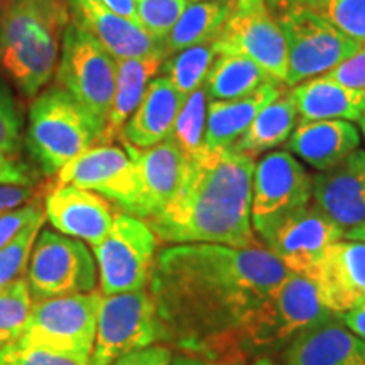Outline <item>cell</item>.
I'll return each instance as SVG.
<instances>
[{
	"mask_svg": "<svg viewBox=\"0 0 365 365\" xmlns=\"http://www.w3.org/2000/svg\"><path fill=\"white\" fill-rule=\"evenodd\" d=\"M161 339L156 301L150 291L103 296L90 365H112L124 355Z\"/></svg>",
	"mask_w": 365,
	"mask_h": 365,
	"instance_id": "cell-10",
	"label": "cell"
},
{
	"mask_svg": "<svg viewBox=\"0 0 365 365\" xmlns=\"http://www.w3.org/2000/svg\"><path fill=\"white\" fill-rule=\"evenodd\" d=\"M230 4L232 0H205L188 4L180 21L161 41L164 59L190 46L215 39L230 12Z\"/></svg>",
	"mask_w": 365,
	"mask_h": 365,
	"instance_id": "cell-28",
	"label": "cell"
},
{
	"mask_svg": "<svg viewBox=\"0 0 365 365\" xmlns=\"http://www.w3.org/2000/svg\"><path fill=\"white\" fill-rule=\"evenodd\" d=\"M171 365H228V364L210 362V360L193 357V355H180V357L173 359V364Z\"/></svg>",
	"mask_w": 365,
	"mask_h": 365,
	"instance_id": "cell-45",
	"label": "cell"
},
{
	"mask_svg": "<svg viewBox=\"0 0 365 365\" xmlns=\"http://www.w3.org/2000/svg\"><path fill=\"white\" fill-rule=\"evenodd\" d=\"M312 202L313 178L289 150L269 153L255 164L250 220L259 237Z\"/></svg>",
	"mask_w": 365,
	"mask_h": 365,
	"instance_id": "cell-13",
	"label": "cell"
},
{
	"mask_svg": "<svg viewBox=\"0 0 365 365\" xmlns=\"http://www.w3.org/2000/svg\"><path fill=\"white\" fill-rule=\"evenodd\" d=\"M22 143V118L7 88L0 85V153L16 156Z\"/></svg>",
	"mask_w": 365,
	"mask_h": 365,
	"instance_id": "cell-37",
	"label": "cell"
},
{
	"mask_svg": "<svg viewBox=\"0 0 365 365\" xmlns=\"http://www.w3.org/2000/svg\"><path fill=\"white\" fill-rule=\"evenodd\" d=\"M26 281L33 299L91 293L98 266L83 240L43 230L27 264Z\"/></svg>",
	"mask_w": 365,
	"mask_h": 365,
	"instance_id": "cell-11",
	"label": "cell"
},
{
	"mask_svg": "<svg viewBox=\"0 0 365 365\" xmlns=\"http://www.w3.org/2000/svg\"><path fill=\"white\" fill-rule=\"evenodd\" d=\"M272 81L279 80L269 75L252 59L240 54H218L203 86L208 100H234L245 97Z\"/></svg>",
	"mask_w": 365,
	"mask_h": 365,
	"instance_id": "cell-29",
	"label": "cell"
},
{
	"mask_svg": "<svg viewBox=\"0 0 365 365\" xmlns=\"http://www.w3.org/2000/svg\"><path fill=\"white\" fill-rule=\"evenodd\" d=\"M36 186L0 185V218L14 210L36 202Z\"/></svg>",
	"mask_w": 365,
	"mask_h": 365,
	"instance_id": "cell-42",
	"label": "cell"
},
{
	"mask_svg": "<svg viewBox=\"0 0 365 365\" xmlns=\"http://www.w3.org/2000/svg\"><path fill=\"white\" fill-rule=\"evenodd\" d=\"M46 217L59 234L98 245L113 225L115 213L103 196L76 186H54L46 198Z\"/></svg>",
	"mask_w": 365,
	"mask_h": 365,
	"instance_id": "cell-19",
	"label": "cell"
},
{
	"mask_svg": "<svg viewBox=\"0 0 365 365\" xmlns=\"http://www.w3.org/2000/svg\"><path fill=\"white\" fill-rule=\"evenodd\" d=\"M100 139V127L61 86L41 91L31 103L26 143L46 176L58 175Z\"/></svg>",
	"mask_w": 365,
	"mask_h": 365,
	"instance_id": "cell-4",
	"label": "cell"
},
{
	"mask_svg": "<svg viewBox=\"0 0 365 365\" xmlns=\"http://www.w3.org/2000/svg\"><path fill=\"white\" fill-rule=\"evenodd\" d=\"M56 186H76L93 191L134 217L140 200V180L129 149L97 144L68 163L58 173Z\"/></svg>",
	"mask_w": 365,
	"mask_h": 365,
	"instance_id": "cell-14",
	"label": "cell"
},
{
	"mask_svg": "<svg viewBox=\"0 0 365 365\" xmlns=\"http://www.w3.org/2000/svg\"><path fill=\"white\" fill-rule=\"evenodd\" d=\"M103 6H107L110 11H113L118 16L125 17V19L134 21L139 24V19H137V12H135V4L134 0H100Z\"/></svg>",
	"mask_w": 365,
	"mask_h": 365,
	"instance_id": "cell-44",
	"label": "cell"
},
{
	"mask_svg": "<svg viewBox=\"0 0 365 365\" xmlns=\"http://www.w3.org/2000/svg\"><path fill=\"white\" fill-rule=\"evenodd\" d=\"M70 22L68 0H0V68L26 97L51 80Z\"/></svg>",
	"mask_w": 365,
	"mask_h": 365,
	"instance_id": "cell-3",
	"label": "cell"
},
{
	"mask_svg": "<svg viewBox=\"0 0 365 365\" xmlns=\"http://www.w3.org/2000/svg\"><path fill=\"white\" fill-rule=\"evenodd\" d=\"M328 309L344 314L365 304V244L340 239L308 272Z\"/></svg>",
	"mask_w": 365,
	"mask_h": 365,
	"instance_id": "cell-16",
	"label": "cell"
},
{
	"mask_svg": "<svg viewBox=\"0 0 365 365\" xmlns=\"http://www.w3.org/2000/svg\"><path fill=\"white\" fill-rule=\"evenodd\" d=\"M140 180V200L134 217L149 222L170 207L181 186L186 159L170 139L149 149L125 143Z\"/></svg>",
	"mask_w": 365,
	"mask_h": 365,
	"instance_id": "cell-18",
	"label": "cell"
},
{
	"mask_svg": "<svg viewBox=\"0 0 365 365\" xmlns=\"http://www.w3.org/2000/svg\"><path fill=\"white\" fill-rule=\"evenodd\" d=\"M252 365H281V364L274 362L272 359H269V357H266V355H264V357H259L257 360H255Z\"/></svg>",
	"mask_w": 365,
	"mask_h": 365,
	"instance_id": "cell-47",
	"label": "cell"
},
{
	"mask_svg": "<svg viewBox=\"0 0 365 365\" xmlns=\"http://www.w3.org/2000/svg\"><path fill=\"white\" fill-rule=\"evenodd\" d=\"M102 291L34 299L17 340L90 359Z\"/></svg>",
	"mask_w": 365,
	"mask_h": 365,
	"instance_id": "cell-9",
	"label": "cell"
},
{
	"mask_svg": "<svg viewBox=\"0 0 365 365\" xmlns=\"http://www.w3.org/2000/svg\"><path fill=\"white\" fill-rule=\"evenodd\" d=\"M41 213H43V208H41L39 202L36 200V202L14 210V212L0 218V250L6 247L7 244H11L21 234L22 228L29 225Z\"/></svg>",
	"mask_w": 365,
	"mask_h": 365,
	"instance_id": "cell-38",
	"label": "cell"
},
{
	"mask_svg": "<svg viewBox=\"0 0 365 365\" xmlns=\"http://www.w3.org/2000/svg\"><path fill=\"white\" fill-rule=\"evenodd\" d=\"M301 120H355L365 112V90H354L325 76L289 88Z\"/></svg>",
	"mask_w": 365,
	"mask_h": 365,
	"instance_id": "cell-25",
	"label": "cell"
},
{
	"mask_svg": "<svg viewBox=\"0 0 365 365\" xmlns=\"http://www.w3.org/2000/svg\"><path fill=\"white\" fill-rule=\"evenodd\" d=\"M286 90L287 86L284 83L272 81L245 97L234 100H208L205 148L230 149L245 134L259 112Z\"/></svg>",
	"mask_w": 365,
	"mask_h": 365,
	"instance_id": "cell-24",
	"label": "cell"
},
{
	"mask_svg": "<svg viewBox=\"0 0 365 365\" xmlns=\"http://www.w3.org/2000/svg\"><path fill=\"white\" fill-rule=\"evenodd\" d=\"M186 97L166 76H156L122 130L125 143L149 149L170 137Z\"/></svg>",
	"mask_w": 365,
	"mask_h": 365,
	"instance_id": "cell-23",
	"label": "cell"
},
{
	"mask_svg": "<svg viewBox=\"0 0 365 365\" xmlns=\"http://www.w3.org/2000/svg\"><path fill=\"white\" fill-rule=\"evenodd\" d=\"M357 122H359V127H360V130H362V134L365 135V112L362 113V117H360Z\"/></svg>",
	"mask_w": 365,
	"mask_h": 365,
	"instance_id": "cell-48",
	"label": "cell"
},
{
	"mask_svg": "<svg viewBox=\"0 0 365 365\" xmlns=\"http://www.w3.org/2000/svg\"><path fill=\"white\" fill-rule=\"evenodd\" d=\"M344 239H349V240H357V242H364V244H365V223H364V225L357 227V228H354V230L345 232Z\"/></svg>",
	"mask_w": 365,
	"mask_h": 365,
	"instance_id": "cell-46",
	"label": "cell"
},
{
	"mask_svg": "<svg viewBox=\"0 0 365 365\" xmlns=\"http://www.w3.org/2000/svg\"><path fill=\"white\" fill-rule=\"evenodd\" d=\"M43 223L44 213H41L29 225L22 228L21 234L11 244H7L6 247L0 250V291L24 276L27 264H29L31 252H33L36 239H38Z\"/></svg>",
	"mask_w": 365,
	"mask_h": 365,
	"instance_id": "cell-34",
	"label": "cell"
},
{
	"mask_svg": "<svg viewBox=\"0 0 365 365\" xmlns=\"http://www.w3.org/2000/svg\"><path fill=\"white\" fill-rule=\"evenodd\" d=\"M298 108L287 88L284 93L259 112L245 134L230 149L255 158L269 149L277 148L287 143V139L293 134L298 125Z\"/></svg>",
	"mask_w": 365,
	"mask_h": 365,
	"instance_id": "cell-27",
	"label": "cell"
},
{
	"mask_svg": "<svg viewBox=\"0 0 365 365\" xmlns=\"http://www.w3.org/2000/svg\"><path fill=\"white\" fill-rule=\"evenodd\" d=\"M255 158L203 148L186 159L175 200L149 227L166 244L261 249L250 220Z\"/></svg>",
	"mask_w": 365,
	"mask_h": 365,
	"instance_id": "cell-2",
	"label": "cell"
},
{
	"mask_svg": "<svg viewBox=\"0 0 365 365\" xmlns=\"http://www.w3.org/2000/svg\"><path fill=\"white\" fill-rule=\"evenodd\" d=\"M289 271L267 249L176 244L156 255L149 291L161 339L186 355L244 365L255 314Z\"/></svg>",
	"mask_w": 365,
	"mask_h": 365,
	"instance_id": "cell-1",
	"label": "cell"
},
{
	"mask_svg": "<svg viewBox=\"0 0 365 365\" xmlns=\"http://www.w3.org/2000/svg\"><path fill=\"white\" fill-rule=\"evenodd\" d=\"M218 54H240L284 83V36L266 0H232L230 12L213 39Z\"/></svg>",
	"mask_w": 365,
	"mask_h": 365,
	"instance_id": "cell-12",
	"label": "cell"
},
{
	"mask_svg": "<svg viewBox=\"0 0 365 365\" xmlns=\"http://www.w3.org/2000/svg\"><path fill=\"white\" fill-rule=\"evenodd\" d=\"M173 355L170 346L150 345L145 349L135 350L115 360L112 365H171Z\"/></svg>",
	"mask_w": 365,
	"mask_h": 365,
	"instance_id": "cell-41",
	"label": "cell"
},
{
	"mask_svg": "<svg viewBox=\"0 0 365 365\" xmlns=\"http://www.w3.org/2000/svg\"><path fill=\"white\" fill-rule=\"evenodd\" d=\"M272 12L299 11L327 21L365 44V0H266Z\"/></svg>",
	"mask_w": 365,
	"mask_h": 365,
	"instance_id": "cell-30",
	"label": "cell"
},
{
	"mask_svg": "<svg viewBox=\"0 0 365 365\" xmlns=\"http://www.w3.org/2000/svg\"><path fill=\"white\" fill-rule=\"evenodd\" d=\"M158 235L148 222L115 213L107 237L93 247L103 296L144 289L156 262Z\"/></svg>",
	"mask_w": 365,
	"mask_h": 365,
	"instance_id": "cell-8",
	"label": "cell"
},
{
	"mask_svg": "<svg viewBox=\"0 0 365 365\" xmlns=\"http://www.w3.org/2000/svg\"><path fill=\"white\" fill-rule=\"evenodd\" d=\"M360 148V134L349 120H301L287 139V150L309 166L328 171Z\"/></svg>",
	"mask_w": 365,
	"mask_h": 365,
	"instance_id": "cell-22",
	"label": "cell"
},
{
	"mask_svg": "<svg viewBox=\"0 0 365 365\" xmlns=\"http://www.w3.org/2000/svg\"><path fill=\"white\" fill-rule=\"evenodd\" d=\"M339 317L350 330L357 333L360 339L365 340V304L357 309H352V312L349 313L339 314Z\"/></svg>",
	"mask_w": 365,
	"mask_h": 365,
	"instance_id": "cell-43",
	"label": "cell"
},
{
	"mask_svg": "<svg viewBox=\"0 0 365 365\" xmlns=\"http://www.w3.org/2000/svg\"><path fill=\"white\" fill-rule=\"evenodd\" d=\"M190 4H195V2H205V0H188Z\"/></svg>",
	"mask_w": 365,
	"mask_h": 365,
	"instance_id": "cell-49",
	"label": "cell"
},
{
	"mask_svg": "<svg viewBox=\"0 0 365 365\" xmlns=\"http://www.w3.org/2000/svg\"><path fill=\"white\" fill-rule=\"evenodd\" d=\"M0 185H17V186H36L38 175L29 164L11 154L0 153Z\"/></svg>",
	"mask_w": 365,
	"mask_h": 365,
	"instance_id": "cell-40",
	"label": "cell"
},
{
	"mask_svg": "<svg viewBox=\"0 0 365 365\" xmlns=\"http://www.w3.org/2000/svg\"><path fill=\"white\" fill-rule=\"evenodd\" d=\"M139 24L154 39L161 41L180 21L181 14L188 7V0H134Z\"/></svg>",
	"mask_w": 365,
	"mask_h": 365,
	"instance_id": "cell-36",
	"label": "cell"
},
{
	"mask_svg": "<svg viewBox=\"0 0 365 365\" xmlns=\"http://www.w3.org/2000/svg\"><path fill=\"white\" fill-rule=\"evenodd\" d=\"M335 317L336 313L328 309L322 301L314 281L289 272L255 314L247 341L249 357L277 352L289 345L301 331Z\"/></svg>",
	"mask_w": 365,
	"mask_h": 365,
	"instance_id": "cell-6",
	"label": "cell"
},
{
	"mask_svg": "<svg viewBox=\"0 0 365 365\" xmlns=\"http://www.w3.org/2000/svg\"><path fill=\"white\" fill-rule=\"evenodd\" d=\"M68 4L71 21L93 36L115 59L163 56L161 43L143 26L118 16L100 0H68Z\"/></svg>",
	"mask_w": 365,
	"mask_h": 365,
	"instance_id": "cell-20",
	"label": "cell"
},
{
	"mask_svg": "<svg viewBox=\"0 0 365 365\" xmlns=\"http://www.w3.org/2000/svg\"><path fill=\"white\" fill-rule=\"evenodd\" d=\"M208 95L205 86L195 90L182 103L180 113L168 139L181 150L185 159L195 156L205 148L207 130Z\"/></svg>",
	"mask_w": 365,
	"mask_h": 365,
	"instance_id": "cell-32",
	"label": "cell"
},
{
	"mask_svg": "<svg viewBox=\"0 0 365 365\" xmlns=\"http://www.w3.org/2000/svg\"><path fill=\"white\" fill-rule=\"evenodd\" d=\"M117 59L75 22L63 36L56 83L78 102L100 130H105L115 93Z\"/></svg>",
	"mask_w": 365,
	"mask_h": 365,
	"instance_id": "cell-5",
	"label": "cell"
},
{
	"mask_svg": "<svg viewBox=\"0 0 365 365\" xmlns=\"http://www.w3.org/2000/svg\"><path fill=\"white\" fill-rule=\"evenodd\" d=\"M218 56L213 41L195 44L171 54L163 61L164 76L175 85L180 93L188 97L195 90L202 88L207 80L210 68Z\"/></svg>",
	"mask_w": 365,
	"mask_h": 365,
	"instance_id": "cell-31",
	"label": "cell"
},
{
	"mask_svg": "<svg viewBox=\"0 0 365 365\" xmlns=\"http://www.w3.org/2000/svg\"><path fill=\"white\" fill-rule=\"evenodd\" d=\"M344 235V228L312 202L274 223L261 240L287 271L308 276L325 250Z\"/></svg>",
	"mask_w": 365,
	"mask_h": 365,
	"instance_id": "cell-15",
	"label": "cell"
},
{
	"mask_svg": "<svg viewBox=\"0 0 365 365\" xmlns=\"http://www.w3.org/2000/svg\"><path fill=\"white\" fill-rule=\"evenodd\" d=\"M323 76L344 86H349V88L365 90V44L352 58H349Z\"/></svg>",
	"mask_w": 365,
	"mask_h": 365,
	"instance_id": "cell-39",
	"label": "cell"
},
{
	"mask_svg": "<svg viewBox=\"0 0 365 365\" xmlns=\"http://www.w3.org/2000/svg\"><path fill=\"white\" fill-rule=\"evenodd\" d=\"M272 14L284 36L287 88L323 76L352 58L364 46L313 14L299 11Z\"/></svg>",
	"mask_w": 365,
	"mask_h": 365,
	"instance_id": "cell-7",
	"label": "cell"
},
{
	"mask_svg": "<svg viewBox=\"0 0 365 365\" xmlns=\"http://www.w3.org/2000/svg\"><path fill=\"white\" fill-rule=\"evenodd\" d=\"M313 203L345 232L365 223V149L313 178Z\"/></svg>",
	"mask_w": 365,
	"mask_h": 365,
	"instance_id": "cell-17",
	"label": "cell"
},
{
	"mask_svg": "<svg viewBox=\"0 0 365 365\" xmlns=\"http://www.w3.org/2000/svg\"><path fill=\"white\" fill-rule=\"evenodd\" d=\"M33 303L26 276L0 291V346L21 335Z\"/></svg>",
	"mask_w": 365,
	"mask_h": 365,
	"instance_id": "cell-33",
	"label": "cell"
},
{
	"mask_svg": "<svg viewBox=\"0 0 365 365\" xmlns=\"http://www.w3.org/2000/svg\"><path fill=\"white\" fill-rule=\"evenodd\" d=\"M164 58L161 54L145 58L117 59L115 93L108 113L107 125L100 139V144H112L120 139L122 130L135 108L139 107L150 81L156 78L161 70Z\"/></svg>",
	"mask_w": 365,
	"mask_h": 365,
	"instance_id": "cell-26",
	"label": "cell"
},
{
	"mask_svg": "<svg viewBox=\"0 0 365 365\" xmlns=\"http://www.w3.org/2000/svg\"><path fill=\"white\" fill-rule=\"evenodd\" d=\"M286 365H365V340L336 314L301 331L284 349Z\"/></svg>",
	"mask_w": 365,
	"mask_h": 365,
	"instance_id": "cell-21",
	"label": "cell"
},
{
	"mask_svg": "<svg viewBox=\"0 0 365 365\" xmlns=\"http://www.w3.org/2000/svg\"><path fill=\"white\" fill-rule=\"evenodd\" d=\"M0 365H90V359L16 339L0 346Z\"/></svg>",
	"mask_w": 365,
	"mask_h": 365,
	"instance_id": "cell-35",
	"label": "cell"
}]
</instances>
